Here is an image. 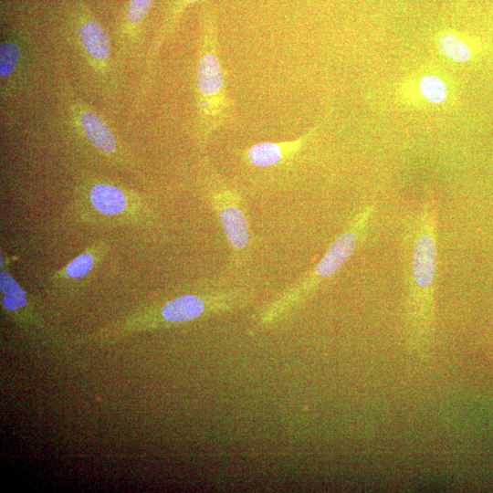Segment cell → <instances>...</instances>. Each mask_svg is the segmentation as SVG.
Here are the masks:
<instances>
[{"label":"cell","instance_id":"3957f363","mask_svg":"<svg viewBox=\"0 0 493 493\" xmlns=\"http://www.w3.org/2000/svg\"><path fill=\"white\" fill-rule=\"evenodd\" d=\"M57 91V124L62 135L91 157L118 166L128 165V152L108 121L77 95L67 80H58Z\"/></svg>","mask_w":493,"mask_h":493},{"label":"cell","instance_id":"30bf717a","mask_svg":"<svg viewBox=\"0 0 493 493\" xmlns=\"http://www.w3.org/2000/svg\"><path fill=\"white\" fill-rule=\"evenodd\" d=\"M110 246L105 240L92 242L64 267L58 269L52 275V279L58 282L84 279L99 268Z\"/></svg>","mask_w":493,"mask_h":493},{"label":"cell","instance_id":"277c9868","mask_svg":"<svg viewBox=\"0 0 493 493\" xmlns=\"http://www.w3.org/2000/svg\"><path fill=\"white\" fill-rule=\"evenodd\" d=\"M77 69L86 84L102 101L112 107L116 103L120 86L121 68L114 44L106 30L95 19L83 16L67 37Z\"/></svg>","mask_w":493,"mask_h":493},{"label":"cell","instance_id":"7a4b0ae2","mask_svg":"<svg viewBox=\"0 0 493 493\" xmlns=\"http://www.w3.org/2000/svg\"><path fill=\"white\" fill-rule=\"evenodd\" d=\"M71 208L79 221L98 226L148 225L154 217L142 194L86 171L77 173Z\"/></svg>","mask_w":493,"mask_h":493},{"label":"cell","instance_id":"4fadbf2b","mask_svg":"<svg viewBox=\"0 0 493 493\" xmlns=\"http://www.w3.org/2000/svg\"><path fill=\"white\" fill-rule=\"evenodd\" d=\"M422 96L434 104L444 102L447 98V89L444 80L436 75L427 74L419 81Z\"/></svg>","mask_w":493,"mask_h":493},{"label":"cell","instance_id":"6da1fadb","mask_svg":"<svg viewBox=\"0 0 493 493\" xmlns=\"http://www.w3.org/2000/svg\"><path fill=\"white\" fill-rule=\"evenodd\" d=\"M437 217L433 194H425L408 220L404 236V270L408 292V321L418 337L428 334L434 320L437 269Z\"/></svg>","mask_w":493,"mask_h":493},{"label":"cell","instance_id":"5b68a950","mask_svg":"<svg viewBox=\"0 0 493 493\" xmlns=\"http://www.w3.org/2000/svg\"><path fill=\"white\" fill-rule=\"evenodd\" d=\"M196 132L202 142L223 124L230 100L221 66L216 27L206 18L203 25L195 74Z\"/></svg>","mask_w":493,"mask_h":493},{"label":"cell","instance_id":"52a82bcc","mask_svg":"<svg viewBox=\"0 0 493 493\" xmlns=\"http://www.w3.org/2000/svg\"><path fill=\"white\" fill-rule=\"evenodd\" d=\"M211 202L233 251L244 253L249 243V226L239 196L225 189L213 193Z\"/></svg>","mask_w":493,"mask_h":493},{"label":"cell","instance_id":"ba28073f","mask_svg":"<svg viewBox=\"0 0 493 493\" xmlns=\"http://www.w3.org/2000/svg\"><path fill=\"white\" fill-rule=\"evenodd\" d=\"M152 0H130L123 24L113 41L120 68L135 57L142 45V23L150 10Z\"/></svg>","mask_w":493,"mask_h":493},{"label":"cell","instance_id":"9c48e42d","mask_svg":"<svg viewBox=\"0 0 493 493\" xmlns=\"http://www.w3.org/2000/svg\"><path fill=\"white\" fill-rule=\"evenodd\" d=\"M310 131L303 136L286 142H263L253 144L245 152L246 161L252 166L266 168L282 164L297 154L313 135Z\"/></svg>","mask_w":493,"mask_h":493},{"label":"cell","instance_id":"8992f818","mask_svg":"<svg viewBox=\"0 0 493 493\" xmlns=\"http://www.w3.org/2000/svg\"><path fill=\"white\" fill-rule=\"evenodd\" d=\"M33 39L25 33L10 31L0 41L1 106L11 105L27 90L33 79Z\"/></svg>","mask_w":493,"mask_h":493},{"label":"cell","instance_id":"5bb4252c","mask_svg":"<svg viewBox=\"0 0 493 493\" xmlns=\"http://www.w3.org/2000/svg\"><path fill=\"white\" fill-rule=\"evenodd\" d=\"M197 1H200V0H184V4H182V5H184V4H190V3H194Z\"/></svg>","mask_w":493,"mask_h":493},{"label":"cell","instance_id":"7c38bea8","mask_svg":"<svg viewBox=\"0 0 493 493\" xmlns=\"http://www.w3.org/2000/svg\"><path fill=\"white\" fill-rule=\"evenodd\" d=\"M437 47L444 57L455 62H467L473 56L470 47L454 33H442L438 37Z\"/></svg>","mask_w":493,"mask_h":493},{"label":"cell","instance_id":"8fae6325","mask_svg":"<svg viewBox=\"0 0 493 493\" xmlns=\"http://www.w3.org/2000/svg\"><path fill=\"white\" fill-rule=\"evenodd\" d=\"M206 309L204 298L186 294L166 302L161 309V317L168 322H183L201 316Z\"/></svg>","mask_w":493,"mask_h":493}]
</instances>
